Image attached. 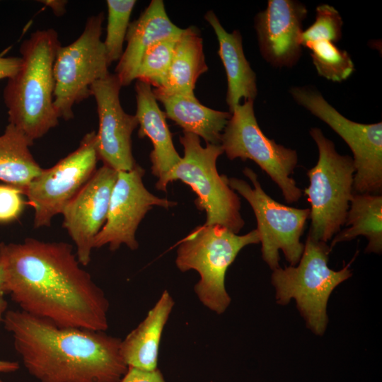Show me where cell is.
<instances>
[{
	"mask_svg": "<svg viewBox=\"0 0 382 382\" xmlns=\"http://www.w3.org/2000/svg\"><path fill=\"white\" fill-rule=\"evenodd\" d=\"M331 251L327 243L308 235L298 264L279 267L271 275L277 303L285 306L294 299L306 326L318 335H323L327 328L330 294L352 274L349 268L352 261L337 271L328 267Z\"/></svg>",
	"mask_w": 382,
	"mask_h": 382,
	"instance_id": "5b68a950",
	"label": "cell"
},
{
	"mask_svg": "<svg viewBox=\"0 0 382 382\" xmlns=\"http://www.w3.org/2000/svg\"><path fill=\"white\" fill-rule=\"evenodd\" d=\"M306 7L294 0H269L267 8L255 17L261 55L276 67H291L302 53V23Z\"/></svg>",
	"mask_w": 382,
	"mask_h": 382,
	"instance_id": "2e32d148",
	"label": "cell"
},
{
	"mask_svg": "<svg viewBox=\"0 0 382 382\" xmlns=\"http://www.w3.org/2000/svg\"><path fill=\"white\" fill-rule=\"evenodd\" d=\"M183 29L168 17L162 0H152L140 16L129 23L125 40L127 46L115 68V74L122 86L136 79L141 59L154 43L177 37Z\"/></svg>",
	"mask_w": 382,
	"mask_h": 382,
	"instance_id": "e0dca14e",
	"label": "cell"
},
{
	"mask_svg": "<svg viewBox=\"0 0 382 382\" xmlns=\"http://www.w3.org/2000/svg\"><path fill=\"white\" fill-rule=\"evenodd\" d=\"M120 382H166L158 369L153 371L128 366L127 372Z\"/></svg>",
	"mask_w": 382,
	"mask_h": 382,
	"instance_id": "f546056e",
	"label": "cell"
},
{
	"mask_svg": "<svg viewBox=\"0 0 382 382\" xmlns=\"http://www.w3.org/2000/svg\"><path fill=\"white\" fill-rule=\"evenodd\" d=\"M21 64V57H0V79H8L13 76L20 69Z\"/></svg>",
	"mask_w": 382,
	"mask_h": 382,
	"instance_id": "4dcf8cb0",
	"label": "cell"
},
{
	"mask_svg": "<svg viewBox=\"0 0 382 382\" xmlns=\"http://www.w3.org/2000/svg\"><path fill=\"white\" fill-rule=\"evenodd\" d=\"M144 173L138 164L129 171H117L106 221L94 238L93 248L108 245L110 250H116L125 244L136 250V231L146 213L154 206L168 209L176 204L149 192L142 181Z\"/></svg>",
	"mask_w": 382,
	"mask_h": 382,
	"instance_id": "4fadbf2b",
	"label": "cell"
},
{
	"mask_svg": "<svg viewBox=\"0 0 382 382\" xmlns=\"http://www.w3.org/2000/svg\"><path fill=\"white\" fill-rule=\"evenodd\" d=\"M310 135L317 145L318 160L307 171L309 185L303 190L311 206L308 235L327 243L345 224L355 168L352 157L338 154L320 128H311Z\"/></svg>",
	"mask_w": 382,
	"mask_h": 382,
	"instance_id": "52a82bcc",
	"label": "cell"
},
{
	"mask_svg": "<svg viewBox=\"0 0 382 382\" xmlns=\"http://www.w3.org/2000/svg\"><path fill=\"white\" fill-rule=\"evenodd\" d=\"M6 293L21 310L59 328L105 332L109 302L64 242L0 243Z\"/></svg>",
	"mask_w": 382,
	"mask_h": 382,
	"instance_id": "6da1fadb",
	"label": "cell"
},
{
	"mask_svg": "<svg viewBox=\"0 0 382 382\" xmlns=\"http://www.w3.org/2000/svg\"><path fill=\"white\" fill-rule=\"evenodd\" d=\"M49 7L57 16H63L66 12L67 1L64 0H42L38 1Z\"/></svg>",
	"mask_w": 382,
	"mask_h": 382,
	"instance_id": "d6a6232c",
	"label": "cell"
},
{
	"mask_svg": "<svg viewBox=\"0 0 382 382\" xmlns=\"http://www.w3.org/2000/svg\"><path fill=\"white\" fill-rule=\"evenodd\" d=\"M0 382H2L1 379H0Z\"/></svg>",
	"mask_w": 382,
	"mask_h": 382,
	"instance_id": "e575fe53",
	"label": "cell"
},
{
	"mask_svg": "<svg viewBox=\"0 0 382 382\" xmlns=\"http://www.w3.org/2000/svg\"><path fill=\"white\" fill-rule=\"evenodd\" d=\"M104 14L90 16L80 36L61 46L57 53L53 73L54 106L59 118L74 117L73 108L91 96V87L110 72L101 40Z\"/></svg>",
	"mask_w": 382,
	"mask_h": 382,
	"instance_id": "ba28073f",
	"label": "cell"
},
{
	"mask_svg": "<svg viewBox=\"0 0 382 382\" xmlns=\"http://www.w3.org/2000/svg\"><path fill=\"white\" fill-rule=\"evenodd\" d=\"M33 144L21 130L10 123L0 135V180L22 192L42 170L30 151Z\"/></svg>",
	"mask_w": 382,
	"mask_h": 382,
	"instance_id": "cb8c5ba5",
	"label": "cell"
},
{
	"mask_svg": "<svg viewBox=\"0 0 382 382\" xmlns=\"http://www.w3.org/2000/svg\"><path fill=\"white\" fill-rule=\"evenodd\" d=\"M117 171L103 165L64 208L63 227L74 241L79 263L91 261L95 237L104 226Z\"/></svg>",
	"mask_w": 382,
	"mask_h": 382,
	"instance_id": "9a60e30c",
	"label": "cell"
},
{
	"mask_svg": "<svg viewBox=\"0 0 382 382\" xmlns=\"http://www.w3.org/2000/svg\"><path fill=\"white\" fill-rule=\"evenodd\" d=\"M135 92V116L139 125L138 136L141 139L148 137L151 140L153 144L150 154L151 172L161 179L180 162L181 157L173 143L166 120V115L159 108L151 86L137 80Z\"/></svg>",
	"mask_w": 382,
	"mask_h": 382,
	"instance_id": "ac0fdd59",
	"label": "cell"
},
{
	"mask_svg": "<svg viewBox=\"0 0 382 382\" xmlns=\"http://www.w3.org/2000/svg\"><path fill=\"white\" fill-rule=\"evenodd\" d=\"M207 70L202 37L196 27L190 26L179 35L165 82L153 89L154 94L193 96L198 78Z\"/></svg>",
	"mask_w": 382,
	"mask_h": 382,
	"instance_id": "44dd1931",
	"label": "cell"
},
{
	"mask_svg": "<svg viewBox=\"0 0 382 382\" xmlns=\"http://www.w3.org/2000/svg\"><path fill=\"white\" fill-rule=\"evenodd\" d=\"M165 109L166 117L207 144H220L221 134L231 117L229 112L214 110L201 104L195 95H173L156 98Z\"/></svg>",
	"mask_w": 382,
	"mask_h": 382,
	"instance_id": "7402d4cb",
	"label": "cell"
},
{
	"mask_svg": "<svg viewBox=\"0 0 382 382\" xmlns=\"http://www.w3.org/2000/svg\"><path fill=\"white\" fill-rule=\"evenodd\" d=\"M260 243L254 229L238 235L220 225L196 227L177 249L175 264L181 272L197 271L200 277L195 291L200 302L217 314L231 303L225 286L226 273L239 252L246 245Z\"/></svg>",
	"mask_w": 382,
	"mask_h": 382,
	"instance_id": "8992f818",
	"label": "cell"
},
{
	"mask_svg": "<svg viewBox=\"0 0 382 382\" xmlns=\"http://www.w3.org/2000/svg\"><path fill=\"white\" fill-rule=\"evenodd\" d=\"M120 81L110 73L91 87L96 100L99 120L96 133L98 158L117 171H129L137 164L132 150V134L138 127L135 115L123 110L120 92Z\"/></svg>",
	"mask_w": 382,
	"mask_h": 382,
	"instance_id": "5bb4252c",
	"label": "cell"
},
{
	"mask_svg": "<svg viewBox=\"0 0 382 382\" xmlns=\"http://www.w3.org/2000/svg\"><path fill=\"white\" fill-rule=\"evenodd\" d=\"M2 323L39 382H120L127 371L122 340L105 332L59 328L21 310L6 311Z\"/></svg>",
	"mask_w": 382,
	"mask_h": 382,
	"instance_id": "7a4b0ae2",
	"label": "cell"
},
{
	"mask_svg": "<svg viewBox=\"0 0 382 382\" xmlns=\"http://www.w3.org/2000/svg\"><path fill=\"white\" fill-rule=\"evenodd\" d=\"M174 303L169 292L163 291L146 318L122 340L120 352L127 366L148 371L158 369L160 342Z\"/></svg>",
	"mask_w": 382,
	"mask_h": 382,
	"instance_id": "ffe728a7",
	"label": "cell"
},
{
	"mask_svg": "<svg viewBox=\"0 0 382 382\" xmlns=\"http://www.w3.org/2000/svg\"><path fill=\"white\" fill-rule=\"evenodd\" d=\"M345 225L332 238V250L337 243L349 241L359 236L368 240L366 253L382 251V196L381 194L353 193Z\"/></svg>",
	"mask_w": 382,
	"mask_h": 382,
	"instance_id": "603a6c76",
	"label": "cell"
},
{
	"mask_svg": "<svg viewBox=\"0 0 382 382\" xmlns=\"http://www.w3.org/2000/svg\"><path fill=\"white\" fill-rule=\"evenodd\" d=\"M61 46L52 28L33 33L20 47V69L8 79L3 91L8 123L33 141L59 123L54 106L53 67Z\"/></svg>",
	"mask_w": 382,
	"mask_h": 382,
	"instance_id": "3957f363",
	"label": "cell"
},
{
	"mask_svg": "<svg viewBox=\"0 0 382 382\" xmlns=\"http://www.w3.org/2000/svg\"><path fill=\"white\" fill-rule=\"evenodd\" d=\"M316 11L314 23L301 33V46L319 40H328L334 43L339 41L342 37L343 25L339 12L328 4L317 6Z\"/></svg>",
	"mask_w": 382,
	"mask_h": 382,
	"instance_id": "83f0119b",
	"label": "cell"
},
{
	"mask_svg": "<svg viewBox=\"0 0 382 382\" xmlns=\"http://www.w3.org/2000/svg\"><path fill=\"white\" fill-rule=\"evenodd\" d=\"M7 309V302L3 298L0 299V325L3 322L4 314ZM19 369V364L16 361H5L0 359V373H11Z\"/></svg>",
	"mask_w": 382,
	"mask_h": 382,
	"instance_id": "1f68e13d",
	"label": "cell"
},
{
	"mask_svg": "<svg viewBox=\"0 0 382 382\" xmlns=\"http://www.w3.org/2000/svg\"><path fill=\"white\" fill-rule=\"evenodd\" d=\"M106 37L103 41L109 64L119 61L123 53L129 19L135 0H108Z\"/></svg>",
	"mask_w": 382,
	"mask_h": 382,
	"instance_id": "484cf974",
	"label": "cell"
},
{
	"mask_svg": "<svg viewBox=\"0 0 382 382\" xmlns=\"http://www.w3.org/2000/svg\"><path fill=\"white\" fill-rule=\"evenodd\" d=\"M318 74L328 80L341 82L348 79L354 70V63L347 51L338 48L332 42L319 40L304 45Z\"/></svg>",
	"mask_w": 382,
	"mask_h": 382,
	"instance_id": "d4e9b609",
	"label": "cell"
},
{
	"mask_svg": "<svg viewBox=\"0 0 382 382\" xmlns=\"http://www.w3.org/2000/svg\"><path fill=\"white\" fill-rule=\"evenodd\" d=\"M178 37L161 40L149 47L141 59L136 79L147 83L154 88L162 86L172 62Z\"/></svg>",
	"mask_w": 382,
	"mask_h": 382,
	"instance_id": "4316f807",
	"label": "cell"
},
{
	"mask_svg": "<svg viewBox=\"0 0 382 382\" xmlns=\"http://www.w3.org/2000/svg\"><path fill=\"white\" fill-rule=\"evenodd\" d=\"M22 190L10 185H0V223L15 220L22 213L24 201Z\"/></svg>",
	"mask_w": 382,
	"mask_h": 382,
	"instance_id": "f1b7e54d",
	"label": "cell"
},
{
	"mask_svg": "<svg viewBox=\"0 0 382 382\" xmlns=\"http://www.w3.org/2000/svg\"><path fill=\"white\" fill-rule=\"evenodd\" d=\"M243 172L253 187L236 178H228V185L247 200L254 212L263 260L274 270L280 267L281 250L290 265H296L304 248L301 237L309 218V208H295L279 203L263 190L257 174L251 168L245 167Z\"/></svg>",
	"mask_w": 382,
	"mask_h": 382,
	"instance_id": "30bf717a",
	"label": "cell"
},
{
	"mask_svg": "<svg viewBox=\"0 0 382 382\" xmlns=\"http://www.w3.org/2000/svg\"><path fill=\"white\" fill-rule=\"evenodd\" d=\"M294 100L330 127L349 146L355 168L353 190L379 194L382 190V122L362 124L341 115L318 91L293 87Z\"/></svg>",
	"mask_w": 382,
	"mask_h": 382,
	"instance_id": "8fae6325",
	"label": "cell"
},
{
	"mask_svg": "<svg viewBox=\"0 0 382 382\" xmlns=\"http://www.w3.org/2000/svg\"><path fill=\"white\" fill-rule=\"evenodd\" d=\"M204 18L213 28L219 42L218 54L227 77L226 101L231 113L240 104L241 99H255L256 75L245 56L241 33L238 30L228 33L212 11L207 12Z\"/></svg>",
	"mask_w": 382,
	"mask_h": 382,
	"instance_id": "d6986e66",
	"label": "cell"
},
{
	"mask_svg": "<svg viewBox=\"0 0 382 382\" xmlns=\"http://www.w3.org/2000/svg\"><path fill=\"white\" fill-rule=\"evenodd\" d=\"M180 142L183 157L158 179L156 187L166 192L169 183L181 180L196 193L195 203L207 214L204 225H220L238 233L245 224L240 213L241 200L229 187L228 178L219 175L216 169V160L224 153L222 146L207 144L203 147L197 135L185 132Z\"/></svg>",
	"mask_w": 382,
	"mask_h": 382,
	"instance_id": "277c9868",
	"label": "cell"
},
{
	"mask_svg": "<svg viewBox=\"0 0 382 382\" xmlns=\"http://www.w3.org/2000/svg\"><path fill=\"white\" fill-rule=\"evenodd\" d=\"M96 132L84 135L79 147L50 168H42L23 190L34 209V227L50 226L96 170Z\"/></svg>",
	"mask_w": 382,
	"mask_h": 382,
	"instance_id": "7c38bea8",
	"label": "cell"
},
{
	"mask_svg": "<svg viewBox=\"0 0 382 382\" xmlns=\"http://www.w3.org/2000/svg\"><path fill=\"white\" fill-rule=\"evenodd\" d=\"M6 293V275L4 265L0 260V299Z\"/></svg>",
	"mask_w": 382,
	"mask_h": 382,
	"instance_id": "836d02e7",
	"label": "cell"
},
{
	"mask_svg": "<svg viewBox=\"0 0 382 382\" xmlns=\"http://www.w3.org/2000/svg\"><path fill=\"white\" fill-rule=\"evenodd\" d=\"M220 144L230 160H252L279 186L286 202H297L303 195L291 177L298 163L295 150L269 139L258 125L254 100H244L231 113Z\"/></svg>",
	"mask_w": 382,
	"mask_h": 382,
	"instance_id": "9c48e42d",
	"label": "cell"
}]
</instances>
